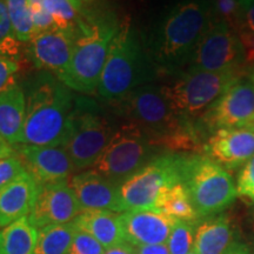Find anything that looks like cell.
<instances>
[{"label": "cell", "mask_w": 254, "mask_h": 254, "mask_svg": "<svg viewBox=\"0 0 254 254\" xmlns=\"http://www.w3.org/2000/svg\"><path fill=\"white\" fill-rule=\"evenodd\" d=\"M237 34L243 46L245 66H250L252 68L254 67V32L247 28H240Z\"/></svg>", "instance_id": "d590c367"}, {"label": "cell", "mask_w": 254, "mask_h": 254, "mask_svg": "<svg viewBox=\"0 0 254 254\" xmlns=\"http://www.w3.org/2000/svg\"><path fill=\"white\" fill-rule=\"evenodd\" d=\"M154 209L178 220L195 222L199 219L189 193L182 183L165 190L155 202Z\"/></svg>", "instance_id": "cb8c5ba5"}, {"label": "cell", "mask_w": 254, "mask_h": 254, "mask_svg": "<svg viewBox=\"0 0 254 254\" xmlns=\"http://www.w3.org/2000/svg\"><path fill=\"white\" fill-rule=\"evenodd\" d=\"M15 153L14 147L8 144L5 139H2L0 136V158L9 157V155H13Z\"/></svg>", "instance_id": "60d3db41"}, {"label": "cell", "mask_w": 254, "mask_h": 254, "mask_svg": "<svg viewBox=\"0 0 254 254\" xmlns=\"http://www.w3.org/2000/svg\"><path fill=\"white\" fill-rule=\"evenodd\" d=\"M245 127H246V128H249V129H251V131H253V132H254V117H253L252 119L250 120L249 123L246 124Z\"/></svg>", "instance_id": "7bdbcfd3"}, {"label": "cell", "mask_w": 254, "mask_h": 254, "mask_svg": "<svg viewBox=\"0 0 254 254\" xmlns=\"http://www.w3.org/2000/svg\"><path fill=\"white\" fill-rule=\"evenodd\" d=\"M125 240L131 245L166 244L178 219L158 209H132L120 213Z\"/></svg>", "instance_id": "e0dca14e"}, {"label": "cell", "mask_w": 254, "mask_h": 254, "mask_svg": "<svg viewBox=\"0 0 254 254\" xmlns=\"http://www.w3.org/2000/svg\"><path fill=\"white\" fill-rule=\"evenodd\" d=\"M81 211L68 180L40 184L28 220L40 230L53 225L69 224L74 221Z\"/></svg>", "instance_id": "4fadbf2b"}, {"label": "cell", "mask_w": 254, "mask_h": 254, "mask_svg": "<svg viewBox=\"0 0 254 254\" xmlns=\"http://www.w3.org/2000/svg\"><path fill=\"white\" fill-rule=\"evenodd\" d=\"M211 20L209 0H182L168 9L146 40L158 74L185 71Z\"/></svg>", "instance_id": "7a4b0ae2"}, {"label": "cell", "mask_w": 254, "mask_h": 254, "mask_svg": "<svg viewBox=\"0 0 254 254\" xmlns=\"http://www.w3.org/2000/svg\"><path fill=\"white\" fill-rule=\"evenodd\" d=\"M68 183L82 209H107L123 213L119 185L94 170L75 174Z\"/></svg>", "instance_id": "ac0fdd59"}, {"label": "cell", "mask_w": 254, "mask_h": 254, "mask_svg": "<svg viewBox=\"0 0 254 254\" xmlns=\"http://www.w3.org/2000/svg\"><path fill=\"white\" fill-rule=\"evenodd\" d=\"M7 5L9 19L17 39L23 43H30L36 36L31 14L30 0H5Z\"/></svg>", "instance_id": "4316f807"}, {"label": "cell", "mask_w": 254, "mask_h": 254, "mask_svg": "<svg viewBox=\"0 0 254 254\" xmlns=\"http://www.w3.org/2000/svg\"><path fill=\"white\" fill-rule=\"evenodd\" d=\"M40 184L27 171L13 182L0 187V228L28 217Z\"/></svg>", "instance_id": "d6986e66"}, {"label": "cell", "mask_w": 254, "mask_h": 254, "mask_svg": "<svg viewBox=\"0 0 254 254\" xmlns=\"http://www.w3.org/2000/svg\"><path fill=\"white\" fill-rule=\"evenodd\" d=\"M26 116V95L18 84L0 93V136L11 146L21 144Z\"/></svg>", "instance_id": "44dd1931"}, {"label": "cell", "mask_w": 254, "mask_h": 254, "mask_svg": "<svg viewBox=\"0 0 254 254\" xmlns=\"http://www.w3.org/2000/svg\"><path fill=\"white\" fill-rule=\"evenodd\" d=\"M157 75L146 40L131 19H123L101 73L97 88L99 97L112 104L135 88L151 84Z\"/></svg>", "instance_id": "277c9868"}, {"label": "cell", "mask_w": 254, "mask_h": 254, "mask_svg": "<svg viewBox=\"0 0 254 254\" xmlns=\"http://www.w3.org/2000/svg\"><path fill=\"white\" fill-rule=\"evenodd\" d=\"M119 19L110 11L81 8L74 33L71 64L62 81L72 91L90 94L97 91L110 45L119 27Z\"/></svg>", "instance_id": "5b68a950"}, {"label": "cell", "mask_w": 254, "mask_h": 254, "mask_svg": "<svg viewBox=\"0 0 254 254\" xmlns=\"http://www.w3.org/2000/svg\"><path fill=\"white\" fill-rule=\"evenodd\" d=\"M114 110L145 133L154 147L170 151L202 150L204 134L198 124L173 109L160 86L148 84L112 103Z\"/></svg>", "instance_id": "6da1fadb"}, {"label": "cell", "mask_w": 254, "mask_h": 254, "mask_svg": "<svg viewBox=\"0 0 254 254\" xmlns=\"http://www.w3.org/2000/svg\"><path fill=\"white\" fill-rule=\"evenodd\" d=\"M224 254H253L251 250L246 245L241 243H233L228 247Z\"/></svg>", "instance_id": "ab89813d"}, {"label": "cell", "mask_w": 254, "mask_h": 254, "mask_svg": "<svg viewBox=\"0 0 254 254\" xmlns=\"http://www.w3.org/2000/svg\"><path fill=\"white\" fill-rule=\"evenodd\" d=\"M116 129L97 101L88 97H75L65 145L74 171L93 167Z\"/></svg>", "instance_id": "52a82bcc"}, {"label": "cell", "mask_w": 254, "mask_h": 254, "mask_svg": "<svg viewBox=\"0 0 254 254\" xmlns=\"http://www.w3.org/2000/svg\"><path fill=\"white\" fill-rule=\"evenodd\" d=\"M202 151L225 170H236L254 155V132L246 127L217 129L204 141Z\"/></svg>", "instance_id": "2e32d148"}, {"label": "cell", "mask_w": 254, "mask_h": 254, "mask_svg": "<svg viewBox=\"0 0 254 254\" xmlns=\"http://www.w3.org/2000/svg\"><path fill=\"white\" fill-rule=\"evenodd\" d=\"M73 1H74V2H77V4H82V2H80V1H79V0H73Z\"/></svg>", "instance_id": "f6af8a7d"}, {"label": "cell", "mask_w": 254, "mask_h": 254, "mask_svg": "<svg viewBox=\"0 0 254 254\" xmlns=\"http://www.w3.org/2000/svg\"><path fill=\"white\" fill-rule=\"evenodd\" d=\"M138 254H170L167 244H159V245H145L136 247Z\"/></svg>", "instance_id": "74e56055"}, {"label": "cell", "mask_w": 254, "mask_h": 254, "mask_svg": "<svg viewBox=\"0 0 254 254\" xmlns=\"http://www.w3.org/2000/svg\"><path fill=\"white\" fill-rule=\"evenodd\" d=\"M31 14H32V21H33L34 30L37 33H41V32H46L53 28H58L53 20L52 15H51L47 9L44 7L40 0L37 1H31Z\"/></svg>", "instance_id": "836d02e7"}, {"label": "cell", "mask_w": 254, "mask_h": 254, "mask_svg": "<svg viewBox=\"0 0 254 254\" xmlns=\"http://www.w3.org/2000/svg\"><path fill=\"white\" fill-rule=\"evenodd\" d=\"M15 154L23 161L28 173L39 184L68 180L74 166L64 146H36L19 144Z\"/></svg>", "instance_id": "9a60e30c"}, {"label": "cell", "mask_w": 254, "mask_h": 254, "mask_svg": "<svg viewBox=\"0 0 254 254\" xmlns=\"http://www.w3.org/2000/svg\"><path fill=\"white\" fill-rule=\"evenodd\" d=\"M236 187L239 198L249 204H254V155L241 167Z\"/></svg>", "instance_id": "4dcf8cb0"}, {"label": "cell", "mask_w": 254, "mask_h": 254, "mask_svg": "<svg viewBox=\"0 0 254 254\" xmlns=\"http://www.w3.org/2000/svg\"><path fill=\"white\" fill-rule=\"evenodd\" d=\"M212 19L225 23L236 33L243 26V0H214Z\"/></svg>", "instance_id": "f546056e"}, {"label": "cell", "mask_w": 254, "mask_h": 254, "mask_svg": "<svg viewBox=\"0 0 254 254\" xmlns=\"http://www.w3.org/2000/svg\"><path fill=\"white\" fill-rule=\"evenodd\" d=\"M79 1H80V2H82V4H84V2H90V1H94V0H79Z\"/></svg>", "instance_id": "ee69618b"}, {"label": "cell", "mask_w": 254, "mask_h": 254, "mask_svg": "<svg viewBox=\"0 0 254 254\" xmlns=\"http://www.w3.org/2000/svg\"><path fill=\"white\" fill-rule=\"evenodd\" d=\"M190 254H196V253H195V252H194V251H192V252H190Z\"/></svg>", "instance_id": "bcb514c9"}, {"label": "cell", "mask_w": 254, "mask_h": 254, "mask_svg": "<svg viewBox=\"0 0 254 254\" xmlns=\"http://www.w3.org/2000/svg\"><path fill=\"white\" fill-rule=\"evenodd\" d=\"M104 254H138V252H136L135 246H133L125 241V243L119 244V245L106 250Z\"/></svg>", "instance_id": "f35d334b"}, {"label": "cell", "mask_w": 254, "mask_h": 254, "mask_svg": "<svg viewBox=\"0 0 254 254\" xmlns=\"http://www.w3.org/2000/svg\"><path fill=\"white\" fill-rule=\"evenodd\" d=\"M105 247L90 233L78 228L69 254H104Z\"/></svg>", "instance_id": "1f68e13d"}, {"label": "cell", "mask_w": 254, "mask_h": 254, "mask_svg": "<svg viewBox=\"0 0 254 254\" xmlns=\"http://www.w3.org/2000/svg\"><path fill=\"white\" fill-rule=\"evenodd\" d=\"M154 148L140 127L126 120L117 127L92 170L120 186L154 158Z\"/></svg>", "instance_id": "30bf717a"}, {"label": "cell", "mask_w": 254, "mask_h": 254, "mask_svg": "<svg viewBox=\"0 0 254 254\" xmlns=\"http://www.w3.org/2000/svg\"><path fill=\"white\" fill-rule=\"evenodd\" d=\"M254 117V85L249 78L234 82L196 120L204 136L220 128L245 127Z\"/></svg>", "instance_id": "7c38bea8"}, {"label": "cell", "mask_w": 254, "mask_h": 254, "mask_svg": "<svg viewBox=\"0 0 254 254\" xmlns=\"http://www.w3.org/2000/svg\"><path fill=\"white\" fill-rule=\"evenodd\" d=\"M77 230L73 221L40 228L34 254H69Z\"/></svg>", "instance_id": "d4e9b609"}, {"label": "cell", "mask_w": 254, "mask_h": 254, "mask_svg": "<svg viewBox=\"0 0 254 254\" xmlns=\"http://www.w3.org/2000/svg\"><path fill=\"white\" fill-rule=\"evenodd\" d=\"M254 32V0H243V26Z\"/></svg>", "instance_id": "8d00e7d4"}, {"label": "cell", "mask_w": 254, "mask_h": 254, "mask_svg": "<svg viewBox=\"0 0 254 254\" xmlns=\"http://www.w3.org/2000/svg\"><path fill=\"white\" fill-rule=\"evenodd\" d=\"M74 33L53 30L37 33L28 43V57L39 71L52 73L62 81L71 64Z\"/></svg>", "instance_id": "5bb4252c"}, {"label": "cell", "mask_w": 254, "mask_h": 254, "mask_svg": "<svg viewBox=\"0 0 254 254\" xmlns=\"http://www.w3.org/2000/svg\"><path fill=\"white\" fill-rule=\"evenodd\" d=\"M26 172L21 159L17 154L0 158V187L7 185Z\"/></svg>", "instance_id": "d6a6232c"}, {"label": "cell", "mask_w": 254, "mask_h": 254, "mask_svg": "<svg viewBox=\"0 0 254 254\" xmlns=\"http://www.w3.org/2000/svg\"><path fill=\"white\" fill-rule=\"evenodd\" d=\"M245 71L207 72L185 69L171 84L160 86L172 107L184 118L196 122Z\"/></svg>", "instance_id": "ba28073f"}, {"label": "cell", "mask_w": 254, "mask_h": 254, "mask_svg": "<svg viewBox=\"0 0 254 254\" xmlns=\"http://www.w3.org/2000/svg\"><path fill=\"white\" fill-rule=\"evenodd\" d=\"M244 51L238 34L225 23L212 19L186 69L207 72L245 71Z\"/></svg>", "instance_id": "8fae6325"}, {"label": "cell", "mask_w": 254, "mask_h": 254, "mask_svg": "<svg viewBox=\"0 0 254 254\" xmlns=\"http://www.w3.org/2000/svg\"><path fill=\"white\" fill-rule=\"evenodd\" d=\"M37 241L38 228L20 218L0 230V254H34Z\"/></svg>", "instance_id": "603a6c76"}, {"label": "cell", "mask_w": 254, "mask_h": 254, "mask_svg": "<svg viewBox=\"0 0 254 254\" xmlns=\"http://www.w3.org/2000/svg\"><path fill=\"white\" fill-rule=\"evenodd\" d=\"M20 69L18 60L0 56V93L17 84L15 79Z\"/></svg>", "instance_id": "e575fe53"}, {"label": "cell", "mask_w": 254, "mask_h": 254, "mask_svg": "<svg viewBox=\"0 0 254 254\" xmlns=\"http://www.w3.org/2000/svg\"><path fill=\"white\" fill-rule=\"evenodd\" d=\"M247 78H249V80L254 85V67L251 68L250 72L247 73Z\"/></svg>", "instance_id": "b9f144b4"}, {"label": "cell", "mask_w": 254, "mask_h": 254, "mask_svg": "<svg viewBox=\"0 0 254 254\" xmlns=\"http://www.w3.org/2000/svg\"><path fill=\"white\" fill-rule=\"evenodd\" d=\"M21 53V43L15 37L7 5L0 0V56L18 60Z\"/></svg>", "instance_id": "83f0119b"}, {"label": "cell", "mask_w": 254, "mask_h": 254, "mask_svg": "<svg viewBox=\"0 0 254 254\" xmlns=\"http://www.w3.org/2000/svg\"><path fill=\"white\" fill-rule=\"evenodd\" d=\"M185 154L166 153L154 157L119 186L123 212L154 209L165 190L182 183Z\"/></svg>", "instance_id": "9c48e42d"}, {"label": "cell", "mask_w": 254, "mask_h": 254, "mask_svg": "<svg viewBox=\"0 0 254 254\" xmlns=\"http://www.w3.org/2000/svg\"><path fill=\"white\" fill-rule=\"evenodd\" d=\"M30 1H37V0H30Z\"/></svg>", "instance_id": "7dc6e473"}, {"label": "cell", "mask_w": 254, "mask_h": 254, "mask_svg": "<svg viewBox=\"0 0 254 254\" xmlns=\"http://www.w3.org/2000/svg\"><path fill=\"white\" fill-rule=\"evenodd\" d=\"M195 222L178 220L167 240L170 254H190L194 246Z\"/></svg>", "instance_id": "f1b7e54d"}, {"label": "cell", "mask_w": 254, "mask_h": 254, "mask_svg": "<svg viewBox=\"0 0 254 254\" xmlns=\"http://www.w3.org/2000/svg\"><path fill=\"white\" fill-rule=\"evenodd\" d=\"M233 243V230L226 214L209 215L195 221L193 251L196 254H224Z\"/></svg>", "instance_id": "ffe728a7"}, {"label": "cell", "mask_w": 254, "mask_h": 254, "mask_svg": "<svg viewBox=\"0 0 254 254\" xmlns=\"http://www.w3.org/2000/svg\"><path fill=\"white\" fill-rule=\"evenodd\" d=\"M40 2L52 15L57 27L75 33L84 4H77L73 0H40Z\"/></svg>", "instance_id": "484cf974"}, {"label": "cell", "mask_w": 254, "mask_h": 254, "mask_svg": "<svg viewBox=\"0 0 254 254\" xmlns=\"http://www.w3.org/2000/svg\"><path fill=\"white\" fill-rule=\"evenodd\" d=\"M75 226L90 233L109 250L125 243L120 214L107 209H82L73 221Z\"/></svg>", "instance_id": "7402d4cb"}, {"label": "cell", "mask_w": 254, "mask_h": 254, "mask_svg": "<svg viewBox=\"0 0 254 254\" xmlns=\"http://www.w3.org/2000/svg\"><path fill=\"white\" fill-rule=\"evenodd\" d=\"M182 184L199 219L221 213L238 196L230 173L206 155L185 154Z\"/></svg>", "instance_id": "8992f818"}, {"label": "cell", "mask_w": 254, "mask_h": 254, "mask_svg": "<svg viewBox=\"0 0 254 254\" xmlns=\"http://www.w3.org/2000/svg\"><path fill=\"white\" fill-rule=\"evenodd\" d=\"M21 144L64 146L68 136L75 95L52 73L41 71L28 82Z\"/></svg>", "instance_id": "3957f363"}]
</instances>
